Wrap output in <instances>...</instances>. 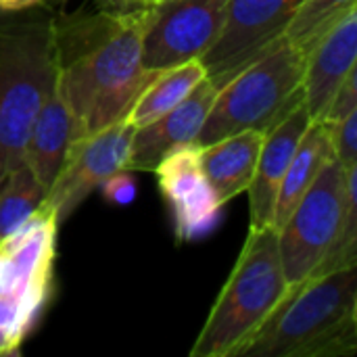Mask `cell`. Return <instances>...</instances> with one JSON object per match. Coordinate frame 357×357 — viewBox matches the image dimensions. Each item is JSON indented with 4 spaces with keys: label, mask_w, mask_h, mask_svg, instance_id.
I'll list each match as a JSON object with an SVG mask.
<instances>
[{
    "label": "cell",
    "mask_w": 357,
    "mask_h": 357,
    "mask_svg": "<svg viewBox=\"0 0 357 357\" xmlns=\"http://www.w3.org/2000/svg\"><path fill=\"white\" fill-rule=\"evenodd\" d=\"M44 310L25 301L0 297V356H17L25 337L36 326Z\"/></svg>",
    "instance_id": "obj_22"
},
{
    "label": "cell",
    "mask_w": 357,
    "mask_h": 357,
    "mask_svg": "<svg viewBox=\"0 0 357 357\" xmlns=\"http://www.w3.org/2000/svg\"><path fill=\"white\" fill-rule=\"evenodd\" d=\"M345 213V167L333 157L276 230L287 282L310 278L333 247Z\"/></svg>",
    "instance_id": "obj_6"
},
{
    "label": "cell",
    "mask_w": 357,
    "mask_h": 357,
    "mask_svg": "<svg viewBox=\"0 0 357 357\" xmlns=\"http://www.w3.org/2000/svg\"><path fill=\"white\" fill-rule=\"evenodd\" d=\"M228 0H157L146 6L142 67L163 71L201 59L215 42Z\"/></svg>",
    "instance_id": "obj_8"
},
{
    "label": "cell",
    "mask_w": 357,
    "mask_h": 357,
    "mask_svg": "<svg viewBox=\"0 0 357 357\" xmlns=\"http://www.w3.org/2000/svg\"><path fill=\"white\" fill-rule=\"evenodd\" d=\"M59 226L54 209L42 203L17 232L0 241V297L46 307L52 293Z\"/></svg>",
    "instance_id": "obj_10"
},
{
    "label": "cell",
    "mask_w": 357,
    "mask_h": 357,
    "mask_svg": "<svg viewBox=\"0 0 357 357\" xmlns=\"http://www.w3.org/2000/svg\"><path fill=\"white\" fill-rule=\"evenodd\" d=\"M215 94L218 88L209 82V77H205L180 105L151 123L136 128L126 172H153L157 163L172 151L195 144Z\"/></svg>",
    "instance_id": "obj_13"
},
{
    "label": "cell",
    "mask_w": 357,
    "mask_h": 357,
    "mask_svg": "<svg viewBox=\"0 0 357 357\" xmlns=\"http://www.w3.org/2000/svg\"><path fill=\"white\" fill-rule=\"evenodd\" d=\"M357 6L343 13L307 50L303 67V102L312 121H324L331 102L356 69Z\"/></svg>",
    "instance_id": "obj_12"
},
{
    "label": "cell",
    "mask_w": 357,
    "mask_h": 357,
    "mask_svg": "<svg viewBox=\"0 0 357 357\" xmlns=\"http://www.w3.org/2000/svg\"><path fill=\"white\" fill-rule=\"evenodd\" d=\"M305 54L287 38L224 84L203 121L197 146L245 130L268 132L303 102Z\"/></svg>",
    "instance_id": "obj_4"
},
{
    "label": "cell",
    "mask_w": 357,
    "mask_h": 357,
    "mask_svg": "<svg viewBox=\"0 0 357 357\" xmlns=\"http://www.w3.org/2000/svg\"><path fill=\"white\" fill-rule=\"evenodd\" d=\"M134 130L136 128L123 119L71 142L44 201L54 209L59 224H63L109 176L126 169Z\"/></svg>",
    "instance_id": "obj_9"
},
{
    "label": "cell",
    "mask_w": 357,
    "mask_h": 357,
    "mask_svg": "<svg viewBox=\"0 0 357 357\" xmlns=\"http://www.w3.org/2000/svg\"><path fill=\"white\" fill-rule=\"evenodd\" d=\"M331 128V144L333 157L343 165H357V109L347 113L343 119L328 123Z\"/></svg>",
    "instance_id": "obj_23"
},
{
    "label": "cell",
    "mask_w": 357,
    "mask_h": 357,
    "mask_svg": "<svg viewBox=\"0 0 357 357\" xmlns=\"http://www.w3.org/2000/svg\"><path fill=\"white\" fill-rule=\"evenodd\" d=\"M205 77L207 71L199 59L159 71L140 92L126 119L134 128L151 123L153 119L161 117L163 113L180 105L195 90V86Z\"/></svg>",
    "instance_id": "obj_18"
},
{
    "label": "cell",
    "mask_w": 357,
    "mask_h": 357,
    "mask_svg": "<svg viewBox=\"0 0 357 357\" xmlns=\"http://www.w3.org/2000/svg\"><path fill=\"white\" fill-rule=\"evenodd\" d=\"M46 188L21 163L0 182V241L17 232L46 201Z\"/></svg>",
    "instance_id": "obj_19"
},
{
    "label": "cell",
    "mask_w": 357,
    "mask_h": 357,
    "mask_svg": "<svg viewBox=\"0 0 357 357\" xmlns=\"http://www.w3.org/2000/svg\"><path fill=\"white\" fill-rule=\"evenodd\" d=\"M357 266V165L345 167V213L341 230L312 276Z\"/></svg>",
    "instance_id": "obj_21"
},
{
    "label": "cell",
    "mask_w": 357,
    "mask_h": 357,
    "mask_svg": "<svg viewBox=\"0 0 357 357\" xmlns=\"http://www.w3.org/2000/svg\"><path fill=\"white\" fill-rule=\"evenodd\" d=\"M310 123H312L310 111L305 102H301L280 123H276L264 134L255 174L247 188L251 228L272 226L278 188L299 146V140L310 128Z\"/></svg>",
    "instance_id": "obj_14"
},
{
    "label": "cell",
    "mask_w": 357,
    "mask_h": 357,
    "mask_svg": "<svg viewBox=\"0 0 357 357\" xmlns=\"http://www.w3.org/2000/svg\"><path fill=\"white\" fill-rule=\"evenodd\" d=\"M351 6H357V0H303L284 38L307 54L316 40Z\"/></svg>",
    "instance_id": "obj_20"
},
{
    "label": "cell",
    "mask_w": 357,
    "mask_h": 357,
    "mask_svg": "<svg viewBox=\"0 0 357 357\" xmlns=\"http://www.w3.org/2000/svg\"><path fill=\"white\" fill-rule=\"evenodd\" d=\"M146 6L52 21L56 94L71 111L77 138L123 121L159 71L142 67Z\"/></svg>",
    "instance_id": "obj_1"
},
{
    "label": "cell",
    "mask_w": 357,
    "mask_h": 357,
    "mask_svg": "<svg viewBox=\"0 0 357 357\" xmlns=\"http://www.w3.org/2000/svg\"><path fill=\"white\" fill-rule=\"evenodd\" d=\"M357 109V69H354L345 82L341 84V88L337 90L333 102H331V109L324 117V123H335L339 119H343L347 113L356 111Z\"/></svg>",
    "instance_id": "obj_24"
},
{
    "label": "cell",
    "mask_w": 357,
    "mask_h": 357,
    "mask_svg": "<svg viewBox=\"0 0 357 357\" xmlns=\"http://www.w3.org/2000/svg\"><path fill=\"white\" fill-rule=\"evenodd\" d=\"M132 172H115L113 176H109L98 188L102 190V197L113 203V205H130L136 197V182L130 176Z\"/></svg>",
    "instance_id": "obj_25"
},
{
    "label": "cell",
    "mask_w": 357,
    "mask_h": 357,
    "mask_svg": "<svg viewBox=\"0 0 357 357\" xmlns=\"http://www.w3.org/2000/svg\"><path fill=\"white\" fill-rule=\"evenodd\" d=\"M289 289L278 232L272 226L249 228L247 241L190 349V357L245 356Z\"/></svg>",
    "instance_id": "obj_3"
},
{
    "label": "cell",
    "mask_w": 357,
    "mask_h": 357,
    "mask_svg": "<svg viewBox=\"0 0 357 357\" xmlns=\"http://www.w3.org/2000/svg\"><path fill=\"white\" fill-rule=\"evenodd\" d=\"M261 142L264 132L245 130L199 146L203 172L222 205L230 203L241 192H247L255 174Z\"/></svg>",
    "instance_id": "obj_16"
},
{
    "label": "cell",
    "mask_w": 357,
    "mask_h": 357,
    "mask_svg": "<svg viewBox=\"0 0 357 357\" xmlns=\"http://www.w3.org/2000/svg\"><path fill=\"white\" fill-rule=\"evenodd\" d=\"M303 0H228L222 29L199 59L220 90L245 67L276 48Z\"/></svg>",
    "instance_id": "obj_7"
},
{
    "label": "cell",
    "mask_w": 357,
    "mask_h": 357,
    "mask_svg": "<svg viewBox=\"0 0 357 357\" xmlns=\"http://www.w3.org/2000/svg\"><path fill=\"white\" fill-rule=\"evenodd\" d=\"M153 172L172 211L176 238L192 243L207 236L218 226L224 205L203 172L199 146L186 144L172 151Z\"/></svg>",
    "instance_id": "obj_11"
},
{
    "label": "cell",
    "mask_w": 357,
    "mask_h": 357,
    "mask_svg": "<svg viewBox=\"0 0 357 357\" xmlns=\"http://www.w3.org/2000/svg\"><path fill=\"white\" fill-rule=\"evenodd\" d=\"M357 349V266L293 284L245 356H354Z\"/></svg>",
    "instance_id": "obj_2"
},
{
    "label": "cell",
    "mask_w": 357,
    "mask_h": 357,
    "mask_svg": "<svg viewBox=\"0 0 357 357\" xmlns=\"http://www.w3.org/2000/svg\"><path fill=\"white\" fill-rule=\"evenodd\" d=\"M75 138V119L54 90L38 113L23 149V165L36 176V180L46 190L54 182Z\"/></svg>",
    "instance_id": "obj_15"
},
{
    "label": "cell",
    "mask_w": 357,
    "mask_h": 357,
    "mask_svg": "<svg viewBox=\"0 0 357 357\" xmlns=\"http://www.w3.org/2000/svg\"><path fill=\"white\" fill-rule=\"evenodd\" d=\"M109 4L111 10H134V8H140V6H149L144 0H105Z\"/></svg>",
    "instance_id": "obj_26"
},
{
    "label": "cell",
    "mask_w": 357,
    "mask_h": 357,
    "mask_svg": "<svg viewBox=\"0 0 357 357\" xmlns=\"http://www.w3.org/2000/svg\"><path fill=\"white\" fill-rule=\"evenodd\" d=\"M42 0H0V10H23Z\"/></svg>",
    "instance_id": "obj_27"
},
{
    "label": "cell",
    "mask_w": 357,
    "mask_h": 357,
    "mask_svg": "<svg viewBox=\"0 0 357 357\" xmlns=\"http://www.w3.org/2000/svg\"><path fill=\"white\" fill-rule=\"evenodd\" d=\"M146 4H153V2H157V0H144Z\"/></svg>",
    "instance_id": "obj_28"
},
{
    "label": "cell",
    "mask_w": 357,
    "mask_h": 357,
    "mask_svg": "<svg viewBox=\"0 0 357 357\" xmlns=\"http://www.w3.org/2000/svg\"><path fill=\"white\" fill-rule=\"evenodd\" d=\"M54 86L50 23L0 36V182L23 163L31 126Z\"/></svg>",
    "instance_id": "obj_5"
},
{
    "label": "cell",
    "mask_w": 357,
    "mask_h": 357,
    "mask_svg": "<svg viewBox=\"0 0 357 357\" xmlns=\"http://www.w3.org/2000/svg\"><path fill=\"white\" fill-rule=\"evenodd\" d=\"M333 159V144H331V128L324 121H312L305 134L299 140V146L289 163V169L282 178V184L278 188L274 215H272V228L278 230L295 205L301 201V197L307 192V188L318 178L320 169Z\"/></svg>",
    "instance_id": "obj_17"
}]
</instances>
